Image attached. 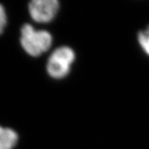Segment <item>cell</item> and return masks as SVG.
Masks as SVG:
<instances>
[{
    "label": "cell",
    "instance_id": "cell-1",
    "mask_svg": "<svg viewBox=\"0 0 149 149\" xmlns=\"http://www.w3.org/2000/svg\"><path fill=\"white\" fill-rule=\"evenodd\" d=\"M21 35L22 47L32 56H39L51 47V34L46 31H36L29 24L22 26Z\"/></svg>",
    "mask_w": 149,
    "mask_h": 149
},
{
    "label": "cell",
    "instance_id": "cell-2",
    "mask_svg": "<svg viewBox=\"0 0 149 149\" xmlns=\"http://www.w3.org/2000/svg\"><path fill=\"white\" fill-rule=\"evenodd\" d=\"M75 55L69 47H61L53 51L47 65L48 74L56 79L65 78L70 71L71 64L74 62Z\"/></svg>",
    "mask_w": 149,
    "mask_h": 149
},
{
    "label": "cell",
    "instance_id": "cell-3",
    "mask_svg": "<svg viewBox=\"0 0 149 149\" xmlns=\"http://www.w3.org/2000/svg\"><path fill=\"white\" fill-rule=\"evenodd\" d=\"M59 8L57 0H33L28 9L32 19L38 23H48L56 15Z\"/></svg>",
    "mask_w": 149,
    "mask_h": 149
},
{
    "label": "cell",
    "instance_id": "cell-4",
    "mask_svg": "<svg viewBox=\"0 0 149 149\" xmlns=\"http://www.w3.org/2000/svg\"><path fill=\"white\" fill-rule=\"evenodd\" d=\"M18 140V134L14 130L0 126V149H13Z\"/></svg>",
    "mask_w": 149,
    "mask_h": 149
},
{
    "label": "cell",
    "instance_id": "cell-5",
    "mask_svg": "<svg viewBox=\"0 0 149 149\" xmlns=\"http://www.w3.org/2000/svg\"><path fill=\"white\" fill-rule=\"evenodd\" d=\"M138 40L144 52L149 56V25L146 29L139 33Z\"/></svg>",
    "mask_w": 149,
    "mask_h": 149
},
{
    "label": "cell",
    "instance_id": "cell-6",
    "mask_svg": "<svg viewBox=\"0 0 149 149\" xmlns=\"http://www.w3.org/2000/svg\"><path fill=\"white\" fill-rule=\"evenodd\" d=\"M6 24H7V16H6V10L3 6L0 4V35L4 31Z\"/></svg>",
    "mask_w": 149,
    "mask_h": 149
}]
</instances>
